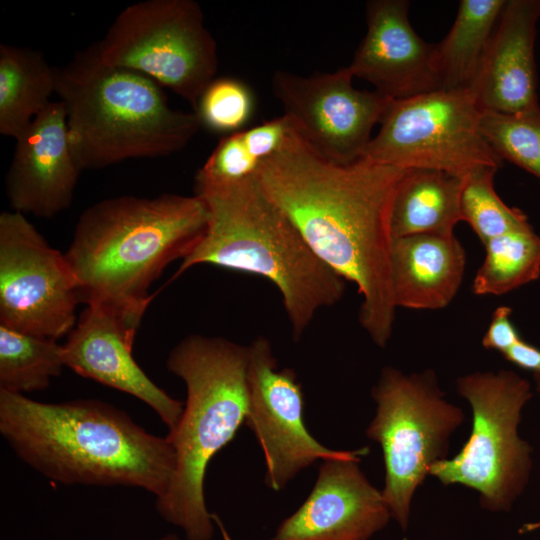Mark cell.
Returning <instances> with one entry per match:
<instances>
[{"mask_svg": "<svg viewBox=\"0 0 540 540\" xmlns=\"http://www.w3.org/2000/svg\"><path fill=\"white\" fill-rule=\"evenodd\" d=\"M533 380H534L536 392L540 396V373H533Z\"/></svg>", "mask_w": 540, "mask_h": 540, "instance_id": "4dcf8cb0", "label": "cell"}, {"mask_svg": "<svg viewBox=\"0 0 540 540\" xmlns=\"http://www.w3.org/2000/svg\"><path fill=\"white\" fill-rule=\"evenodd\" d=\"M361 456L323 460L302 505L270 540H370L392 519L382 491L362 472Z\"/></svg>", "mask_w": 540, "mask_h": 540, "instance_id": "9a60e30c", "label": "cell"}, {"mask_svg": "<svg viewBox=\"0 0 540 540\" xmlns=\"http://www.w3.org/2000/svg\"><path fill=\"white\" fill-rule=\"evenodd\" d=\"M466 253L453 235H410L393 239L391 281L396 307L439 310L457 295Z\"/></svg>", "mask_w": 540, "mask_h": 540, "instance_id": "d6986e66", "label": "cell"}, {"mask_svg": "<svg viewBox=\"0 0 540 540\" xmlns=\"http://www.w3.org/2000/svg\"><path fill=\"white\" fill-rule=\"evenodd\" d=\"M55 77L82 171L179 152L201 126L194 111L173 109L153 79L102 62L96 43L55 67Z\"/></svg>", "mask_w": 540, "mask_h": 540, "instance_id": "5b68a950", "label": "cell"}, {"mask_svg": "<svg viewBox=\"0 0 540 540\" xmlns=\"http://www.w3.org/2000/svg\"><path fill=\"white\" fill-rule=\"evenodd\" d=\"M372 398L376 412L366 436L382 449V495L392 519L405 531L414 494L431 467L447 458L450 438L465 415L445 399L431 369L406 374L386 366L372 389Z\"/></svg>", "mask_w": 540, "mask_h": 540, "instance_id": "ba28073f", "label": "cell"}, {"mask_svg": "<svg viewBox=\"0 0 540 540\" xmlns=\"http://www.w3.org/2000/svg\"><path fill=\"white\" fill-rule=\"evenodd\" d=\"M463 181L442 171L405 170L392 204L393 239L420 234L453 235L456 225L463 221Z\"/></svg>", "mask_w": 540, "mask_h": 540, "instance_id": "ffe728a7", "label": "cell"}, {"mask_svg": "<svg viewBox=\"0 0 540 540\" xmlns=\"http://www.w3.org/2000/svg\"><path fill=\"white\" fill-rule=\"evenodd\" d=\"M456 388L472 409V429L457 455L435 463L430 475L445 486L475 490L488 511L509 512L533 466L532 447L518 433L532 385L516 372L499 370L463 375Z\"/></svg>", "mask_w": 540, "mask_h": 540, "instance_id": "52a82bcc", "label": "cell"}, {"mask_svg": "<svg viewBox=\"0 0 540 540\" xmlns=\"http://www.w3.org/2000/svg\"><path fill=\"white\" fill-rule=\"evenodd\" d=\"M502 356L521 369L540 373V349L523 339L516 342Z\"/></svg>", "mask_w": 540, "mask_h": 540, "instance_id": "f546056e", "label": "cell"}, {"mask_svg": "<svg viewBox=\"0 0 540 540\" xmlns=\"http://www.w3.org/2000/svg\"><path fill=\"white\" fill-rule=\"evenodd\" d=\"M496 171L484 168L467 175L463 181L460 204L462 219L483 245L505 233L533 228L524 212L509 207L497 194L494 188Z\"/></svg>", "mask_w": 540, "mask_h": 540, "instance_id": "d4e9b609", "label": "cell"}, {"mask_svg": "<svg viewBox=\"0 0 540 540\" xmlns=\"http://www.w3.org/2000/svg\"><path fill=\"white\" fill-rule=\"evenodd\" d=\"M166 366L184 382L187 396L178 426L166 436L176 466L156 510L186 540H211L213 515L206 507L204 480L211 459L246 421L247 346L191 334L170 351Z\"/></svg>", "mask_w": 540, "mask_h": 540, "instance_id": "8992f818", "label": "cell"}, {"mask_svg": "<svg viewBox=\"0 0 540 540\" xmlns=\"http://www.w3.org/2000/svg\"><path fill=\"white\" fill-rule=\"evenodd\" d=\"M145 311L110 302H90L62 344L65 367L76 374L136 397L173 432L184 404L169 396L141 369L133 344Z\"/></svg>", "mask_w": 540, "mask_h": 540, "instance_id": "5bb4252c", "label": "cell"}, {"mask_svg": "<svg viewBox=\"0 0 540 540\" xmlns=\"http://www.w3.org/2000/svg\"><path fill=\"white\" fill-rule=\"evenodd\" d=\"M540 0H508L473 86L482 111L515 115L540 107L535 39Z\"/></svg>", "mask_w": 540, "mask_h": 540, "instance_id": "ac0fdd59", "label": "cell"}, {"mask_svg": "<svg viewBox=\"0 0 540 540\" xmlns=\"http://www.w3.org/2000/svg\"><path fill=\"white\" fill-rule=\"evenodd\" d=\"M82 302L65 257L16 211L0 214V325L58 340Z\"/></svg>", "mask_w": 540, "mask_h": 540, "instance_id": "8fae6325", "label": "cell"}, {"mask_svg": "<svg viewBox=\"0 0 540 540\" xmlns=\"http://www.w3.org/2000/svg\"><path fill=\"white\" fill-rule=\"evenodd\" d=\"M0 433L23 462L65 485L136 487L157 499L175 471L166 437L101 400L45 403L0 390Z\"/></svg>", "mask_w": 540, "mask_h": 540, "instance_id": "7a4b0ae2", "label": "cell"}, {"mask_svg": "<svg viewBox=\"0 0 540 540\" xmlns=\"http://www.w3.org/2000/svg\"><path fill=\"white\" fill-rule=\"evenodd\" d=\"M64 367L57 340L0 325V390L22 395L45 390Z\"/></svg>", "mask_w": 540, "mask_h": 540, "instance_id": "cb8c5ba5", "label": "cell"}, {"mask_svg": "<svg viewBox=\"0 0 540 540\" xmlns=\"http://www.w3.org/2000/svg\"><path fill=\"white\" fill-rule=\"evenodd\" d=\"M263 160L244 131L225 135L195 176V191L225 187L257 175Z\"/></svg>", "mask_w": 540, "mask_h": 540, "instance_id": "83f0119b", "label": "cell"}, {"mask_svg": "<svg viewBox=\"0 0 540 540\" xmlns=\"http://www.w3.org/2000/svg\"><path fill=\"white\" fill-rule=\"evenodd\" d=\"M511 315L512 308L507 305H501L493 311L489 326L482 338V345L485 349L504 354L522 339Z\"/></svg>", "mask_w": 540, "mask_h": 540, "instance_id": "f1b7e54d", "label": "cell"}, {"mask_svg": "<svg viewBox=\"0 0 540 540\" xmlns=\"http://www.w3.org/2000/svg\"><path fill=\"white\" fill-rule=\"evenodd\" d=\"M484 247L485 257L472 283L475 295H504L540 277V235L533 228L505 233Z\"/></svg>", "mask_w": 540, "mask_h": 540, "instance_id": "603a6c76", "label": "cell"}, {"mask_svg": "<svg viewBox=\"0 0 540 540\" xmlns=\"http://www.w3.org/2000/svg\"><path fill=\"white\" fill-rule=\"evenodd\" d=\"M405 170L361 158L334 162L293 126L258 170L266 195L329 267L357 287L359 322L384 348L396 305L391 281V210Z\"/></svg>", "mask_w": 540, "mask_h": 540, "instance_id": "6da1fadb", "label": "cell"}, {"mask_svg": "<svg viewBox=\"0 0 540 540\" xmlns=\"http://www.w3.org/2000/svg\"><path fill=\"white\" fill-rule=\"evenodd\" d=\"M481 130L502 160L540 179V107L515 115L482 111Z\"/></svg>", "mask_w": 540, "mask_h": 540, "instance_id": "484cf974", "label": "cell"}, {"mask_svg": "<svg viewBox=\"0 0 540 540\" xmlns=\"http://www.w3.org/2000/svg\"><path fill=\"white\" fill-rule=\"evenodd\" d=\"M348 67L301 76L276 70L272 90L297 131L322 155L349 164L361 159L375 124L392 99L354 88Z\"/></svg>", "mask_w": 540, "mask_h": 540, "instance_id": "4fadbf2b", "label": "cell"}, {"mask_svg": "<svg viewBox=\"0 0 540 540\" xmlns=\"http://www.w3.org/2000/svg\"><path fill=\"white\" fill-rule=\"evenodd\" d=\"M408 14L406 0L368 1L367 32L347 66L353 77L392 100L439 90L434 44L415 32Z\"/></svg>", "mask_w": 540, "mask_h": 540, "instance_id": "e0dca14e", "label": "cell"}, {"mask_svg": "<svg viewBox=\"0 0 540 540\" xmlns=\"http://www.w3.org/2000/svg\"><path fill=\"white\" fill-rule=\"evenodd\" d=\"M248 411L245 424L265 458V482L284 489L296 475L317 460L364 456L367 447L333 450L315 439L305 426L304 397L296 373L277 368L270 341L258 336L247 346Z\"/></svg>", "mask_w": 540, "mask_h": 540, "instance_id": "7c38bea8", "label": "cell"}, {"mask_svg": "<svg viewBox=\"0 0 540 540\" xmlns=\"http://www.w3.org/2000/svg\"><path fill=\"white\" fill-rule=\"evenodd\" d=\"M254 103L253 93L244 82L221 77L206 87L194 112L201 126L229 135L244 129L253 116Z\"/></svg>", "mask_w": 540, "mask_h": 540, "instance_id": "4316f807", "label": "cell"}, {"mask_svg": "<svg viewBox=\"0 0 540 540\" xmlns=\"http://www.w3.org/2000/svg\"><path fill=\"white\" fill-rule=\"evenodd\" d=\"M55 67L29 47L0 45V134L17 139L52 102Z\"/></svg>", "mask_w": 540, "mask_h": 540, "instance_id": "7402d4cb", "label": "cell"}, {"mask_svg": "<svg viewBox=\"0 0 540 540\" xmlns=\"http://www.w3.org/2000/svg\"><path fill=\"white\" fill-rule=\"evenodd\" d=\"M96 47L105 64L153 79L187 101L193 111L218 70L217 43L194 0L130 4Z\"/></svg>", "mask_w": 540, "mask_h": 540, "instance_id": "9c48e42d", "label": "cell"}, {"mask_svg": "<svg viewBox=\"0 0 540 540\" xmlns=\"http://www.w3.org/2000/svg\"><path fill=\"white\" fill-rule=\"evenodd\" d=\"M6 175V194L13 211L51 218L72 203L79 175L60 100L52 101L15 139Z\"/></svg>", "mask_w": 540, "mask_h": 540, "instance_id": "2e32d148", "label": "cell"}, {"mask_svg": "<svg viewBox=\"0 0 540 540\" xmlns=\"http://www.w3.org/2000/svg\"><path fill=\"white\" fill-rule=\"evenodd\" d=\"M208 222V206L195 194L123 195L91 205L64 253L81 301L146 311L155 296L151 285L192 252Z\"/></svg>", "mask_w": 540, "mask_h": 540, "instance_id": "3957f363", "label": "cell"}, {"mask_svg": "<svg viewBox=\"0 0 540 540\" xmlns=\"http://www.w3.org/2000/svg\"><path fill=\"white\" fill-rule=\"evenodd\" d=\"M195 195L208 206V226L170 281L200 264L266 278L280 292L295 340L319 310L341 300L347 281L316 255L257 175Z\"/></svg>", "mask_w": 540, "mask_h": 540, "instance_id": "277c9868", "label": "cell"}, {"mask_svg": "<svg viewBox=\"0 0 540 540\" xmlns=\"http://www.w3.org/2000/svg\"><path fill=\"white\" fill-rule=\"evenodd\" d=\"M471 90H434L392 100L362 158L401 169H429L460 178L498 169L502 159L481 130Z\"/></svg>", "mask_w": 540, "mask_h": 540, "instance_id": "30bf717a", "label": "cell"}, {"mask_svg": "<svg viewBox=\"0 0 540 540\" xmlns=\"http://www.w3.org/2000/svg\"><path fill=\"white\" fill-rule=\"evenodd\" d=\"M506 0H461L447 35L434 44L439 90H471Z\"/></svg>", "mask_w": 540, "mask_h": 540, "instance_id": "44dd1931", "label": "cell"}, {"mask_svg": "<svg viewBox=\"0 0 540 540\" xmlns=\"http://www.w3.org/2000/svg\"><path fill=\"white\" fill-rule=\"evenodd\" d=\"M156 540H180L179 537L174 533H168L166 535L161 536L160 538Z\"/></svg>", "mask_w": 540, "mask_h": 540, "instance_id": "1f68e13d", "label": "cell"}]
</instances>
